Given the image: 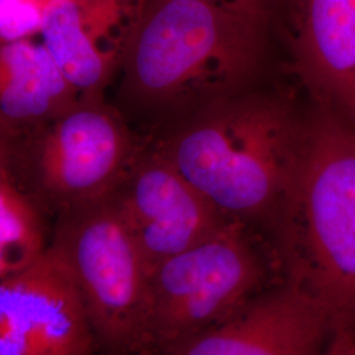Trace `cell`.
<instances>
[{"label":"cell","mask_w":355,"mask_h":355,"mask_svg":"<svg viewBox=\"0 0 355 355\" xmlns=\"http://www.w3.org/2000/svg\"><path fill=\"white\" fill-rule=\"evenodd\" d=\"M343 355H355V343H352L350 346H347V347L343 350Z\"/></svg>","instance_id":"obj_16"},{"label":"cell","mask_w":355,"mask_h":355,"mask_svg":"<svg viewBox=\"0 0 355 355\" xmlns=\"http://www.w3.org/2000/svg\"><path fill=\"white\" fill-rule=\"evenodd\" d=\"M142 1H144V3H145V0H142Z\"/></svg>","instance_id":"obj_18"},{"label":"cell","mask_w":355,"mask_h":355,"mask_svg":"<svg viewBox=\"0 0 355 355\" xmlns=\"http://www.w3.org/2000/svg\"><path fill=\"white\" fill-rule=\"evenodd\" d=\"M51 246L74 277L98 350L153 354L150 270L114 192L60 214Z\"/></svg>","instance_id":"obj_5"},{"label":"cell","mask_w":355,"mask_h":355,"mask_svg":"<svg viewBox=\"0 0 355 355\" xmlns=\"http://www.w3.org/2000/svg\"><path fill=\"white\" fill-rule=\"evenodd\" d=\"M40 211L15 184H0V279L45 249Z\"/></svg>","instance_id":"obj_13"},{"label":"cell","mask_w":355,"mask_h":355,"mask_svg":"<svg viewBox=\"0 0 355 355\" xmlns=\"http://www.w3.org/2000/svg\"><path fill=\"white\" fill-rule=\"evenodd\" d=\"M114 196L150 274L167 258L236 220L221 212L148 137Z\"/></svg>","instance_id":"obj_8"},{"label":"cell","mask_w":355,"mask_h":355,"mask_svg":"<svg viewBox=\"0 0 355 355\" xmlns=\"http://www.w3.org/2000/svg\"><path fill=\"white\" fill-rule=\"evenodd\" d=\"M295 69L313 103L355 123V0H297Z\"/></svg>","instance_id":"obj_11"},{"label":"cell","mask_w":355,"mask_h":355,"mask_svg":"<svg viewBox=\"0 0 355 355\" xmlns=\"http://www.w3.org/2000/svg\"><path fill=\"white\" fill-rule=\"evenodd\" d=\"M146 144L103 98H79L51 123L16 141L15 186L57 215L111 195Z\"/></svg>","instance_id":"obj_6"},{"label":"cell","mask_w":355,"mask_h":355,"mask_svg":"<svg viewBox=\"0 0 355 355\" xmlns=\"http://www.w3.org/2000/svg\"><path fill=\"white\" fill-rule=\"evenodd\" d=\"M288 1H291V3H293V4H295V3L297 1V0H288Z\"/></svg>","instance_id":"obj_17"},{"label":"cell","mask_w":355,"mask_h":355,"mask_svg":"<svg viewBox=\"0 0 355 355\" xmlns=\"http://www.w3.org/2000/svg\"><path fill=\"white\" fill-rule=\"evenodd\" d=\"M96 350L74 277L51 245L0 279V355H89Z\"/></svg>","instance_id":"obj_7"},{"label":"cell","mask_w":355,"mask_h":355,"mask_svg":"<svg viewBox=\"0 0 355 355\" xmlns=\"http://www.w3.org/2000/svg\"><path fill=\"white\" fill-rule=\"evenodd\" d=\"M263 0H145L123 58V99L175 125L257 89L265 71Z\"/></svg>","instance_id":"obj_1"},{"label":"cell","mask_w":355,"mask_h":355,"mask_svg":"<svg viewBox=\"0 0 355 355\" xmlns=\"http://www.w3.org/2000/svg\"><path fill=\"white\" fill-rule=\"evenodd\" d=\"M327 312L282 280L223 325L175 346L168 355H315L328 350Z\"/></svg>","instance_id":"obj_10"},{"label":"cell","mask_w":355,"mask_h":355,"mask_svg":"<svg viewBox=\"0 0 355 355\" xmlns=\"http://www.w3.org/2000/svg\"><path fill=\"white\" fill-rule=\"evenodd\" d=\"M142 0H51L41 42L80 98H103L121 69Z\"/></svg>","instance_id":"obj_9"},{"label":"cell","mask_w":355,"mask_h":355,"mask_svg":"<svg viewBox=\"0 0 355 355\" xmlns=\"http://www.w3.org/2000/svg\"><path fill=\"white\" fill-rule=\"evenodd\" d=\"M308 112L259 89L145 135L225 215L267 237L304 149Z\"/></svg>","instance_id":"obj_3"},{"label":"cell","mask_w":355,"mask_h":355,"mask_svg":"<svg viewBox=\"0 0 355 355\" xmlns=\"http://www.w3.org/2000/svg\"><path fill=\"white\" fill-rule=\"evenodd\" d=\"M277 270L270 240L239 220L161 262L150 274L153 354L168 355L178 345L234 318L282 282L274 280Z\"/></svg>","instance_id":"obj_4"},{"label":"cell","mask_w":355,"mask_h":355,"mask_svg":"<svg viewBox=\"0 0 355 355\" xmlns=\"http://www.w3.org/2000/svg\"><path fill=\"white\" fill-rule=\"evenodd\" d=\"M15 141L0 129V184H15L12 178V150Z\"/></svg>","instance_id":"obj_15"},{"label":"cell","mask_w":355,"mask_h":355,"mask_svg":"<svg viewBox=\"0 0 355 355\" xmlns=\"http://www.w3.org/2000/svg\"><path fill=\"white\" fill-rule=\"evenodd\" d=\"M40 41L0 44V129L15 142L79 99Z\"/></svg>","instance_id":"obj_12"},{"label":"cell","mask_w":355,"mask_h":355,"mask_svg":"<svg viewBox=\"0 0 355 355\" xmlns=\"http://www.w3.org/2000/svg\"><path fill=\"white\" fill-rule=\"evenodd\" d=\"M51 0H0V44L40 36Z\"/></svg>","instance_id":"obj_14"},{"label":"cell","mask_w":355,"mask_h":355,"mask_svg":"<svg viewBox=\"0 0 355 355\" xmlns=\"http://www.w3.org/2000/svg\"><path fill=\"white\" fill-rule=\"evenodd\" d=\"M267 239L282 278L324 308L343 355L355 343V123L313 103L304 149Z\"/></svg>","instance_id":"obj_2"}]
</instances>
